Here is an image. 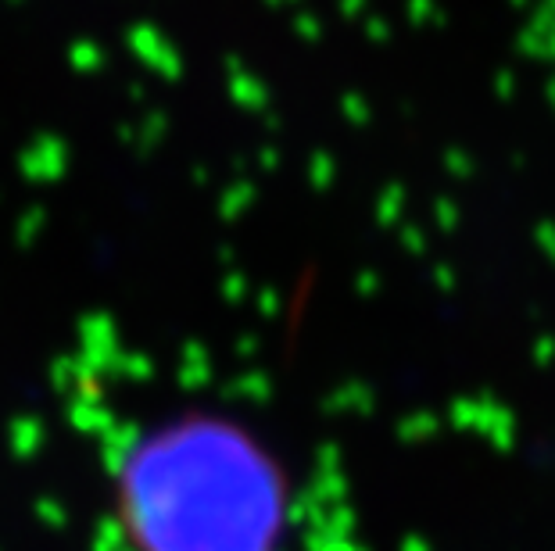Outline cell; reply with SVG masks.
Wrapping results in <instances>:
<instances>
[{"mask_svg": "<svg viewBox=\"0 0 555 551\" xmlns=\"http://www.w3.org/2000/svg\"><path fill=\"white\" fill-rule=\"evenodd\" d=\"M287 505L280 458L212 412L144 430L115 473V516L137 551H280Z\"/></svg>", "mask_w": 555, "mask_h": 551, "instance_id": "6da1fadb", "label": "cell"}]
</instances>
